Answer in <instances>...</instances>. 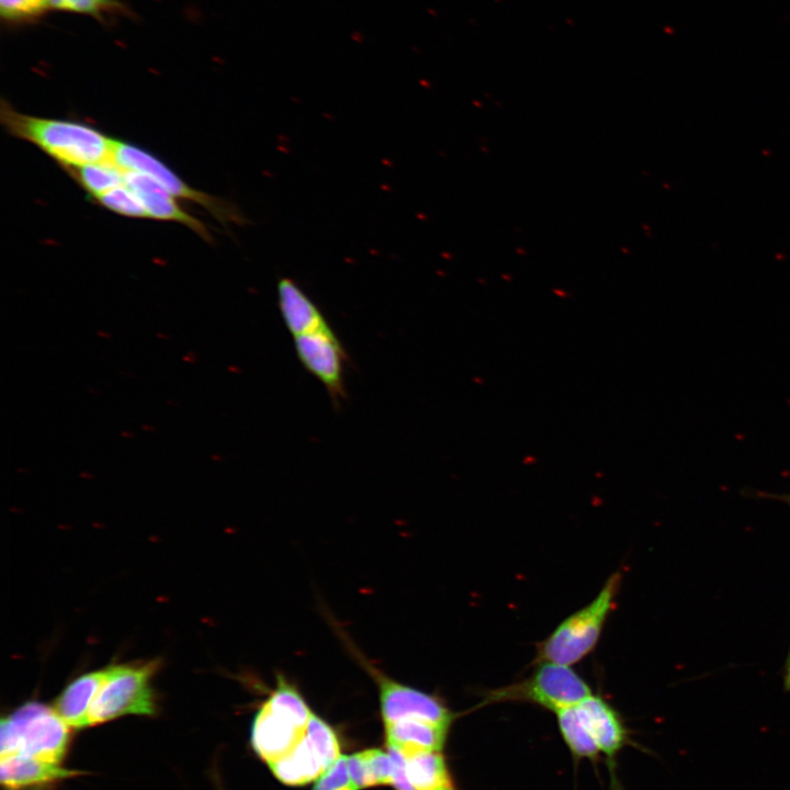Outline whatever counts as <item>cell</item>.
<instances>
[{
  "label": "cell",
  "instance_id": "5bb4252c",
  "mask_svg": "<svg viewBox=\"0 0 790 790\" xmlns=\"http://www.w3.org/2000/svg\"><path fill=\"white\" fill-rule=\"evenodd\" d=\"M80 771L36 757L10 754L1 756L0 783L2 790H49Z\"/></svg>",
  "mask_w": 790,
  "mask_h": 790
},
{
  "label": "cell",
  "instance_id": "d6986e66",
  "mask_svg": "<svg viewBox=\"0 0 790 790\" xmlns=\"http://www.w3.org/2000/svg\"><path fill=\"white\" fill-rule=\"evenodd\" d=\"M90 201L124 183V171L112 160L64 170Z\"/></svg>",
  "mask_w": 790,
  "mask_h": 790
},
{
  "label": "cell",
  "instance_id": "3957f363",
  "mask_svg": "<svg viewBox=\"0 0 790 790\" xmlns=\"http://www.w3.org/2000/svg\"><path fill=\"white\" fill-rule=\"evenodd\" d=\"M621 582V572L612 573L588 605L563 620L549 636L537 644L534 662L572 666L590 654L614 608Z\"/></svg>",
  "mask_w": 790,
  "mask_h": 790
},
{
  "label": "cell",
  "instance_id": "9a60e30c",
  "mask_svg": "<svg viewBox=\"0 0 790 790\" xmlns=\"http://www.w3.org/2000/svg\"><path fill=\"white\" fill-rule=\"evenodd\" d=\"M276 294L283 323L293 337L328 325L317 305L294 280L281 278Z\"/></svg>",
  "mask_w": 790,
  "mask_h": 790
},
{
  "label": "cell",
  "instance_id": "44dd1931",
  "mask_svg": "<svg viewBox=\"0 0 790 790\" xmlns=\"http://www.w3.org/2000/svg\"><path fill=\"white\" fill-rule=\"evenodd\" d=\"M93 202L121 216L148 218L146 208L139 198L124 183L103 193Z\"/></svg>",
  "mask_w": 790,
  "mask_h": 790
},
{
  "label": "cell",
  "instance_id": "8992f818",
  "mask_svg": "<svg viewBox=\"0 0 790 790\" xmlns=\"http://www.w3.org/2000/svg\"><path fill=\"white\" fill-rule=\"evenodd\" d=\"M532 674L517 682L482 693L478 707L504 702H527L551 711L572 707L591 695L588 684L571 667L551 662L537 663Z\"/></svg>",
  "mask_w": 790,
  "mask_h": 790
},
{
  "label": "cell",
  "instance_id": "6da1fadb",
  "mask_svg": "<svg viewBox=\"0 0 790 790\" xmlns=\"http://www.w3.org/2000/svg\"><path fill=\"white\" fill-rule=\"evenodd\" d=\"M0 122L8 134L34 145L63 170L112 160L116 139L92 124L25 114L5 99Z\"/></svg>",
  "mask_w": 790,
  "mask_h": 790
},
{
  "label": "cell",
  "instance_id": "ba28073f",
  "mask_svg": "<svg viewBox=\"0 0 790 790\" xmlns=\"http://www.w3.org/2000/svg\"><path fill=\"white\" fill-rule=\"evenodd\" d=\"M348 648L374 681L383 724L418 719L451 726L456 718L440 697L406 685L385 674L348 643Z\"/></svg>",
  "mask_w": 790,
  "mask_h": 790
},
{
  "label": "cell",
  "instance_id": "cb8c5ba5",
  "mask_svg": "<svg viewBox=\"0 0 790 790\" xmlns=\"http://www.w3.org/2000/svg\"><path fill=\"white\" fill-rule=\"evenodd\" d=\"M313 790H354L347 764V756L341 755L314 785Z\"/></svg>",
  "mask_w": 790,
  "mask_h": 790
},
{
  "label": "cell",
  "instance_id": "7c38bea8",
  "mask_svg": "<svg viewBox=\"0 0 790 790\" xmlns=\"http://www.w3.org/2000/svg\"><path fill=\"white\" fill-rule=\"evenodd\" d=\"M387 751L395 764L391 785L395 790H458L441 752L404 754L390 747Z\"/></svg>",
  "mask_w": 790,
  "mask_h": 790
},
{
  "label": "cell",
  "instance_id": "603a6c76",
  "mask_svg": "<svg viewBox=\"0 0 790 790\" xmlns=\"http://www.w3.org/2000/svg\"><path fill=\"white\" fill-rule=\"evenodd\" d=\"M47 0H0L1 16L9 22H21L41 15Z\"/></svg>",
  "mask_w": 790,
  "mask_h": 790
},
{
  "label": "cell",
  "instance_id": "e0dca14e",
  "mask_svg": "<svg viewBox=\"0 0 790 790\" xmlns=\"http://www.w3.org/2000/svg\"><path fill=\"white\" fill-rule=\"evenodd\" d=\"M106 677V668L75 678L55 701L54 709L75 730L89 727L92 703Z\"/></svg>",
  "mask_w": 790,
  "mask_h": 790
},
{
  "label": "cell",
  "instance_id": "ac0fdd59",
  "mask_svg": "<svg viewBox=\"0 0 790 790\" xmlns=\"http://www.w3.org/2000/svg\"><path fill=\"white\" fill-rule=\"evenodd\" d=\"M347 764L354 790L392 785L395 764L388 751L366 748L347 756Z\"/></svg>",
  "mask_w": 790,
  "mask_h": 790
},
{
  "label": "cell",
  "instance_id": "277c9868",
  "mask_svg": "<svg viewBox=\"0 0 790 790\" xmlns=\"http://www.w3.org/2000/svg\"><path fill=\"white\" fill-rule=\"evenodd\" d=\"M70 729L54 708L27 701L1 719V756L22 754L60 764L70 745Z\"/></svg>",
  "mask_w": 790,
  "mask_h": 790
},
{
  "label": "cell",
  "instance_id": "ffe728a7",
  "mask_svg": "<svg viewBox=\"0 0 790 790\" xmlns=\"http://www.w3.org/2000/svg\"><path fill=\"white\" fill-rule=\"evenodd\" d=\"M574 706L555 712L558 731L574 758L596 763L601 754L578 718Z\"/></svg>",
  "mask_w": 790,
  "mask_h": 790
},
{
  "label": "cell",
  "instance_id": "30bf717a",
  "mask_svg": "<svg viewBox=\"0 0 790 790\" xmlns=\"http://www.w3.org/2000/svg\"><path fill=\"white\" fill-rule=\"evenodd\" d=\"M297 358L337 402L345 396L346 352L329 325L293 337Z\"/></svg>",
  "mask_w": 790,
  "mask_h": 790
},
{
  "label": "cell",
  "instance_id": "4fadbf2b",
  "mask_svg": "<svg viewBox=\"0 0 790 790\" xmlns=\"http://www.w3.org/2000/svg\"><path fill=\"white\" fill-rule=\"evenodd\" d=\"M126 184L142 201L148 218L173 222L187 226L203 240L213 241L207 226L187 212L180 203L151 177L136 171H124Z\"/></svg>",
  "mask_w": 790,
  "mask_h": 790
},
{
  "label": "cell",
  "instance_id": "484cf974",
  "mask_svg": "<svg viewBox=\"0 0 790 790\" xmlns=\"http://www.w3.org/2000/svg\"><path fill=\"white\" fill-rule=\"evenodd\" d=\"M770 497L778 498V499L787 503V504L790 506V494H786V495H770Z\"/></svg>",
  "mask_w": 790,
  "mask_h": 790
},
{
  "label": "cell",
  "instance_id": "8fae6325",
  "mask_svg": "<svg viewBox=\"0 0 790 790\" xmlns=\"http://www.w3.org/2000/svg\"><path fill=\"white\" fill-rule=\"evenodd\" d=\"M574 707L600 754L606 757L611 782L614 783L616 789L617 757L629 742L623 720L608 701L592 693Z\"/></svg>",
  "mask_w": 790,
  "mask_h": 790
},
{
  "label": "cell",
  "instance_id": "2e32d148",
  "mask_svg": "<svg viewBox=\"0 0 790 790\" xmlns=\"http://www.w3.org/2000/svg\"><path fill=\"white\" fill-rule=\"evenodd\" d=\"M385 745L400 753L419 751L441 752L450 726L418 719L399 720L383 724Z\"/></svg>",
  "mask_w": 790,
  "mask_h": 790
},
{
  "label": "cell",
  "instance_id": "9c48e42d",
  "mask_svg": "<svg viewBox=\"0 0 790 790\" xmlns=\"http://www.w3.org/2000/svg\"><path fill=\"white\" fill-rule=\"evenodd\" d=\"M341 755L336 731L314 712L300 743L286 756L268 767L282 783L304 786L316 781Z\"/></svg>",
  "mask_w": 790,
  "mask_h": 790
},
{
  "label": "cell",
  "instance_id": "5b68a950",
  "mask_svg": "<svg viewBox=\"0 0 790 790\" xmlns=\"http://www.w3.org/2000/svg\"><path fill=\"white\" fill-rule=\"evenodd\" d=\"M158 667L157 659L106 667V677L90 710L89 727L129 714L155 715L151 679Z\"/></svg>",
  "mask_w": 790,
  "mask_h": 790
},
{
  "label": "cell",
  "instance_id": "7a4b0ae2",
  "mask_svg": "<svg viewBox=\"0 0 790 790\" xmlns=\"http://www.w3.org/2000/svg\"><path fill=\"white\" fill-rule=\"evenodd\" d=\"M314 711L298 687L284 675L258 708L250 727V744L268 766L286 756L304 737Z\"/></svg>",
  "mask_w": 790,
  "mask_h": 790
},
{
  "label": "cell",
  "instance_id": "7402d4cb",
  "mask_svg": "<svg viewBox=\"0 0 790 790\" xmlns=\"http://www.w3.org/2000/svg\"><path fill=\"white\" fill-rule=\"evenodd\" d=\"M48 9L103 18L122 13L125 8L119 0H47Z\"/></svg>",
  "mask_w": 790,
  "mask_h": 790
},
{
  "label": "cell",
  "instance_id": "52a82bcc",
  "mask_svg": "<svg viewBox=\"0 0 790 790\" xmlns=\"http://www.w3.org/2000/svg\"><path fill=\"white\" fill-rule=\"evenodd\" d=\"M112 161L123 171L151 177L171 195L199 204L224 226L247 222L234 203L190 187L158 157L135 144L116 139Z\"/></svg>",
  "mask_w": 790,
  "mask_h": 790
},
{
  "label": "cell",
  "instance_id": "d4e9b609",
  "mask_svg": "<svg viewBox=\"0 0 790 790\" xmlns=\"http://www.w3.org/2000/svg\"><path fill=\"white\" fill-rule=\"evenodd\" d=\"M783 688L786 691H790V647L785 664Z\"/></svg>",
  "mask_w": 790,
  "mask_h": 790
}]
</instances>
